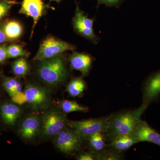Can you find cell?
<instances>
[{
	"mask_svg": "<svg viewBox=\"0 0 160 160\" xmlns=\"http://www.w3.org/2000/svg\"><path fill=\"white\" fill-rule=\"evenodd\" d=\"M37 74L41 81L50 87H56L68 78V69L65 59L61 55L39 61Z\"/></svg>",
	"mask_w": 160,
	"mask_h": 160,
	"instance_id": "cell-1",
	"label": "cell"
},
{
	"mask_svg": "<svg viewBox=\"0 0 160 160\" xmlns=\"http://www.w3.org/2000/svg\"><path fill=\"white\" fill-rule=\"evenodd\" d=\"M147 108V106L142 104L133 111L111 115L105 133L106 138L110 141L119 136L132 134L136 123L140 119L141 115Z\"/></svg>",
	"mask_w": 160,
	"mask_h": 160,
	"instance_id": "cell-2",
	"label": "cell"
},
{
	"mask_svg": "<svg viewBox=\"0 0 160 160\" xmlns=\"http://www.w3.org/2000/svg\"><path fill=\"white\" fill-rule=\"evenodd\" d=\"M41 114L42 129L40 138L44 141H52L67 126V114L58 106L52 105Z\"/></svg>",
	"mask_w": 160,
	"mask_h": 160,
	"instance_id": "cell-3",
	"label": "cell"
},
{
	"mask_svg": "<svg viewBox=\"0 0 160 160\" xmlns=\"http://www.w3.org/2000/svg\"><path fill=\"white\" fill-rule=\"evenodd\" d=\"M23 92L27 107L32 112H42L53 105L51 90L47 87L35 83H28Z\"/></svg>",
	"mask_w": 160,
	"mask_h": 160,
	"instance_id": "cell-4",
	"label": "cell"
},
{
	"mask_svg": "<svg viewBox=\"0 0 160 160\" xmlns=\"http://www.w3.org/2000/svg\"><path fill=\"white\" fill-rule=\"evenodd\" d=\"M110 117L82 121L68 120L67 126L73 129L83 142L87 141L89 137L96 132L106 133Z\"/></svg>",
	"mask_w": 160,
	"mask_h": 160,
	"instance_id": "cell-5",
	"label": "cell"
},
{
	"mask_svg": "<svg viewBox=\"0 0 160 160\" xmlns=\"http://www.w3.org/2000/svg\"><path fill=\"white\" fill-rule=\"evenodd\" d=\"M76 46L55 38L53 37L46 38L40 45L39 49L34 57L35 61H41L61 55L68 50L73 51Z\"/></svg>",
	"mask_w": 160,
	"mask_h": 160,
	"instance_id": "cell-6",
	"label": "cell"
},
{
	"mask_svg": "<svg viewBox=\"0 0 160 160\" xmlns=\"http://www.w3.org/2000/svg\"><path fill=\"white\" fill-rule=\"evenodd\" d=\"M42 129L41 114L32 112L26 115L20 121L18 133L23 141L30 142L40 137Z\"/></svg>",
	"mask_w": 160,
	"mask_h": 160,
	"instance_id": "cell-7",
	"label": "cell"
},
{
	"mask_svg": "<svg viewBox=\"0 0 160 160\" xmlns=\"http://www.w3.org/2000/svg\"><path fill=\"white\" fill-rule=\"evenodd\" d=\"M52 142L60 152L72 155L80 150L83 141L73 129L67 126L60 132Z\"/></svg>",
	"mask_w": 160,
	"mask_h": 160,
	"instance_id": "cell-8",
	"label": "cell"
},
{
	"mask_svg": "<svg viewBox=\"0 0 160 160\" xmlns=\"http://www.w3.org/2000/svg\"><path fill=\"white\" fill-rule=\"evenodd\" d=\"M94 20L89 18L77 6L74 17L73 18V26L75 30L79 34L97 44L99 38L95 34L93 26Z\"/></svg>",
	"mask_w": 160,
	"mask_h": 160,
	"instance_id": "cell-9",
	"label": "cell"
},
{
	"mask_svg": "<svg viewBox=\"0 0 160 160\" xmlns=\"http://www.w3.org/2000/svg\"><path fill=\"white\" fill-rule=\"evenodd\" d=\"M143 105L148 106L160 95V69L147 78L143 86Z\"/></svg>",
	"mask_w": 160,
	"mask_h": 160,
	"instance_id": "cell-10",
	"label": "cell"
},
{
	"mask_svg": "<svg viewBox=\"0 0 160 160\" xmlns=\"http://www.w3.org/2000/svg\"><path fill=\"white\" fill-rule=\"evenodd\" d=\"M132 134L139 142H149L160 146V133L145 121H137Z\"/></svg>",
	"mask_w": 160,
	"mask_h": 160,
	"instance_id": "cell-11",
	"label": "cell"
},
{
	"mask_svg": "<svg viewBox=\"0 0 160 160\" xmlns=\"http://www.w3.org/2000/svg\"><path fill=\"white\" fill-rule=\"evenodd\" d=\"M45 4L42 0H23L20 13L26 15L33 19V24L31 32V37L35 27L45 12Z\"/></svg>",
	"mask_w": 160,
	"mask_h": 160,
	"instance_id": "cell-12",
	"label": "cell"
},
{
	"mask_svg": "<svg viewBox=\"0 0 160 160\" xmlns=\"http://www.w3.org/2000/svg\"><path fill=\"white\" fill-rule=\"evenodd\" d=\"M23 113L21 105L12 101L3 102L0 105V115L4 123L9 126H14Z\"/></svg>",
	"mask_w": 160,
	"mask_h": 160,
	"instance_id": "cell-13",
	"label": "cell"
},
{
	"mask_svg": "<svg viewBox=\"0 0 160 160\" xmlns=\"http://www.w3.org/2000/svg\"><path fill=\"white\" fill-rule=\"evenodd\" d=\"M72 70H78L84 76L88 75L93 62V58L90 54L73 52L69 58Z\"/></svg>",
	"mask_w": 160,
	"mask_h": 160,
	"instance_id": "cell-14",
	"label": "cell"
},
{
	"mask_svg": "<svg viewBox=\"0 0 160 160\" xmlns=\"http://www.w3.org/2000/svg\"><path fill=\"white\" fill-rule=\"evenodd\" d=\"M138 142H139L132 134L123 135L117 137L110 141L108 146L110 149L122 152Z\"/></svg>",
	"mask_w": 160,
	"mask_h": 160,
	"instance_id": "cell-15",
	"label": "cell"
},
{
	"mask_svg": "<svg viewBox=\"0 0 160 160\" xmlns=\"http://www.w3.org/2000/svg\"><path fill=\"white\" fill-rule=\"evenodd\" d=\"M86 87V83L82 78H75L68 83L66 90L70 96L76 97L83 93Z\"/></svg>",
	"mask_w": 160,
	"mask_h": 160,
	"instance_id": "cell-16",
	"label": "cell"
},
{
	"mask_svg": "<svg viewBox=\"0 0 160 160\" xmlns=\"http://www.w3.org/2000/svg\"><path fill=\"white\" fill-rule=\"evenodd\" d=\"M4 30L6 36L9 41L17 39L22 33L23 28L20 23L15 21H10L4 25Z\"/></svg>",
	"mask_w": 160,
	"mask_h": 160,
	"instance_id": "cell-17",
	"label": "cell"
},
{
	"mask_svg": "<svg viewBox=\"0 0 160 160\" xmlns=\"http://www.w3.org/2000/svg\"><path fill=\"white\" fill-rule=\"evenodd\" d=\"M57 106L66 114L74 112H86L89 110L88 107L82 106L75 101L69 100H61L58 103Z\"/></svg>",
	"mask_w": 160,
	"mask_h": 160,
	"instance_id": "cell-18",
	"label": "cell"
},
{
	"mask_svg": "<svg viewBox=\"0 0 160 160\" xmlns=\"http://www.w3.org/2000/svg\"><path fill=\"white\" fill-rule=\"evenodd\" d=\"M106 138L105 133L96 132L89 137L87 141L92 150L95 152H98L105 149Z\"/></svg>",
	"mask_w": 160,
	"mask_h": 160,
	"instance_id": "cell-19",
	"label": "cell"
},
{
	"mask_svg": "<svg viewBox=\"0 0 160 160\" xmlns=\"http://www.w3.org/2000/svg\"><path fill=\"white\" fill-rule=\"evenodd\" d=\"M2 86L10 98L16 93L22 91V83L19 80L15 78L6 77L3 78Z\"/></svg>",
	"mask_w": 160,
	"mask_h": 160,
	"instance_id": "cell-20",
	"label": "cell"
},
{
	"mask_svg": "<svg viewBox=\"0 0 160 160\" xmlns=\"http://www.w3.org/2000/svg\"><path fill=\"white\" fill-rule=\"evenodd\" d=\"M12 70L16 76L24 77L29 72L30 66L25 58H21L12 63Z\"/></svg>",
	"mask_w": 160,
	"mask_h": 160,
	"instance_id": "cell-21",
	"label": "cell"
},
{
	"mask_svg": "<svg viewBox=\"0 0 160 160\" xmlns=\"http://www.w3.org/2000/svg\"><path fill=\"white\" fill-rule=\"evenodd\" d=\"M96 152V160H119L122 159V152L110 149Z\"/></svg>",
	"mask_w": 160,
	"mask_h": 160,
	"instance_id": "cell-22",
	"label": "cell"
},
{
	"mask_svg": "<svg viewBox=\"0 0 160 160\" xmlns=\"http://www.w3.org/2000/svg\"><path fill=\"white\" fill-rule=\"evenodd\" d=\"M29 55V52L24 50L23 47L20 45H11L7 47V58H16L19 57H27Z\"/></svg>",
	"mask_w": 160,
	"mask_h": 160,
	"instance_id": "cell-23",
	"label": "cell"
},
{
	"mask_svg": "<svg viewBox=\"0 0 160 160\" xmlns=\"http://www.w3.org/2000/svg\"><path fill=\"white\" fill-rule=\"evenodd\" d=\"M16 3L15 1L10 0L0 1V20L8 13L12 6Z\"/></svg>",
	"mask_w": 160,
	"mask_h": 160,
	"instance_id": "cell-24",
	"label": "cell"
},
{
	"mask_svg": "<svg viewBox=\"0 0 160 160\" xmlns=\"http://www.w3.org/2000/svg\"><path fill=\"white\" fill-rule=\"evenodd\" d=\"M11 98V101L21 106L26 103V96L23 91L20 92L16 93Z\"/></svg>",
	"mask_w": 160,
	"mask_h": 160,
	"instance_id": "cell-25",
	"label": "cell"
},
{
	"mask_svg": "<svg viewBox=\"0 0 160 160\" xmlns=\"http://www.w3.org/2000/svg\"><path fill=\"white\" fill-rule=\"evenodd\" d=\"M97 8L100 5L104 4L108 7H115L118 8L123 2V0H97Z\"/></svg>",
	"mask_w": 160,
	"mask_h": 160,
	"instance_id": "cell-26",
	"label": "cell"
},
{
	"mask_svg": "<svg viewBox=\"0 0 160 160\" xmlns=\"http://www.w3.org/2000/svg\"><path fill=\"white\" fill-rule=\"evenodd\" d=\"M77 159L78 160H96V152L92 151L83 152L78 156Z\"/></svg>",
	"mask_w": 160,
	"mask_h": 160,
	"instance_id": "cell-27",
	"label": "cell"
},
{
	"mask_svg": "<svg viewBox=\"0 0 160 160\" xmlns=\"http://www.w3.org/2000/svg\"><path fill=\"white\" fill-rule=\"evenodd\" d=\"M7 47L6 45L0 46V63L5 62L7 57Z\"/></svg>",
	"mask_w": 160,
	"mask_h": 160,
	"instance_id": "cell-28",
	"label": "cell"
},
{
	"mask_svg": "<svg viewBox=\"0 0 160 160\" xmlns=\"http://www.w3.org/2000/svg\"><path fill=\"white\" fill-rule=\"evenodd\" d=\"M4 23H0V44L9 41L4 32Z\"/></svg>",
	"mask_w": 160,
	"mask_h": 160,
	"instance_id": "cell-29",
	"label": "cell"
},
{
	"mask_svg": "<svg viewBox=\"0 0 160 160\" xmlns=\"http://www.w3.org/2000/svg\"><path fill=\"white\" fill-rule=\"evenodd\" d=\"M50 1H55V2H61V0H50Z\"/></svg>",
	"mask_w": 160,
	"mask_h": 160,
	"instance_id": "cell-30",
	"label": "cell"
}]
</instances>
